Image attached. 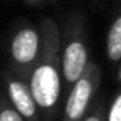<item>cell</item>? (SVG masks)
<instances>
[{
    "mask_svg": "<svg viewBox=\"0 0 121 121\" xmlns=\"http://www.w3.org/2000/svg\"><path fill=\"white\" fill-rule=\"evenodd\" d=\"M42 52V32L40 25L23 23L13 33L10 40V58L13 63V71L25 80H30V75L37 65V60Z\"/></svg>",
    "mask_w": 121,
    "mask_h": 121,
    "instance_id": "cell-4",
    "label": "cell"
},
{
    "mask_svg": "<svg viewBox=\"0 0 121 121\" xmlns=\"http://www.w3.org/2000/svg\"><path fill=\"white\" fill-rule=\"evenodd\" d=\"M106 121H121V90L114 95L106 109Z\"/></svg>",
    "mask_w": 121,
    "mask_h": 121,
    "instance_id": "cell-8",
    "label": "cell"
},
{
    "mask_svg": "<svg viewBox=\"0 0 121 121\" xmlns=\"http://www.w3.org/2000/svg\"><path fill=\"white\" fill-rule=\"evenodd\" d=\"M118 78H119V81H121V66H119V71H118Z\"/></svg>",
    "mask_w": 121,
    "mask_h": 121,
    "instance_id": "cell-11",
    "label": "cell"
},
{
    "mask_svg": "<svg viewBox=\"0 0 121 121\" xmlns=\"http://www.w3.org/2000/svg\"><path fill=\"white\" fill-rule=\"evenodd\" d=\"M99 81H101V70L95 61H90L86 71L65 96L63 121H83V118L95 103Z\"/></svg>",
    "mask_w": 121,
    "mask_h": 121,
    "instance_id": "cell-3",
    "label": "cell"
},
{
    "mask_svg": "<svg viewBox=\"0 0 121 121\" xmlns=\"http://www.w3.org/2000/svg\"><path fill=\"white\" fill-rule=\"evenodd\" d=\"M0 121H25V118L5 101H0Z\"/></svg>",
    "mask_w": 121,
    "mask_h": 121,
    "instance_id": "cell-9",
    "label": "cell"
},
{
    "mask_svg": "<svg viewBox=\"0 0 121 121\" xmlns=\"http://www.w3.org/2000/svg\"><path fill=\"white\" fill-rule=\"evenodd\" d=\"M106 56L111 63L121 61V10L113 18L106 35Z\"/></svg>",
    "mask_w": 121,
    "mask_h": 121,
    "instance_id": "cell-6",
    "label": "cell"
},
{
    "mask_svg": "<svg viewBox=\"0 0 121 121\" xmlns=\"http://www.w3.org/2000/svg\"><path fill=\"white\" fill-rule=\"evenodd\" d=\"M90 65L86 38L80 17H71L61 33V71L65 96Z\"/></svg>",
    "mask_w": 121,
    "mask_h": 121,
    "instance_id": "cell-2",
    "label": "cell"
},
{
    "mask_svg": "<svg viewBox=\"0 0 121 121\" xmlns=\"http://www.w3.org/2000/svg\"><path fill=\"white\" fill-rule=\"evenodd\" d=\"M42 52L37 65L30 75V88L40 113L45 116L55 114L63 93V71H61V32L53 18L40 22Z\"/></svg>",
    "mask_w": 121,
    "mask_h": 121,
    "instance_id": "cell-1",
    "label": "cell"
},
{
    "mask_svg": "<svg viewBox=\"0 0 121 121\" xmlns=\"http://www.w3.org/2000/svg\"><path fill=\"white\" fill-rule=\"evenodd\" d=\"M106 109H108V106L104 104V101L98 99L93 103L91 109L86 113L83 121H106Z\"/></svg>",
    "mask_w": 121,
    "mask_h": 121,
    "instance_id": "cell-7",
    "label": "cell"
},
{
    "mask_svg": "<svg viewBox=\"0 0 121 121\" xmlns=\"http://www.w3.org/2000/svg\"><path fill=\"white\" fill-rule=\"evenodd\" d=\"M4 85L9 103L25 118V121H40V108L35 101L28 80L15 71H4Z\"/></svg>",
    "mask_w": 121,
    "mask_h": 121,
    "instance_id": "cell-5",
    "label": "cell"
},
{
    "mask_svg": "<svg viewBox=\"0 0 121 121\" xmlns=\"http://www.w3.org/2000/svg\"><path fill=\"white\" fill-rule=\"evenodd\" d=\"M25 2H27L28 5H40L43 0H25Z\"/></svg>",
    "mask_w": 121,
    "mask_h": 121,
    "instance_id": "cell-10",
    "label": "cell"
}]
</instances>
